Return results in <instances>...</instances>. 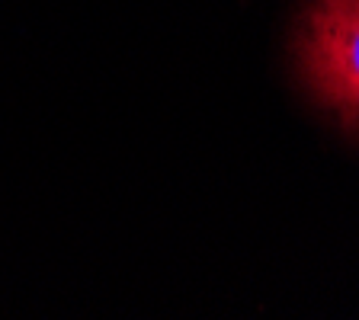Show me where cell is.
Returning a JSON list of instances; mask_svg holds the SVG:
<instances>
[{
    "mask_svg": "<svg viewBox=\"0 0 359 320\" xmlns=\"http://www.w3.org/2000/svg\"><path fill=\"white\" fill-rule=\"evenodd\" d=\"M302 81L359 132V0H311L295 26Z\"/></svg>",
    "mask_w": 359,
    "mask_h": 320,
    "instance_id": "obj_1",
    "label": "cell"
}]
</instances>
